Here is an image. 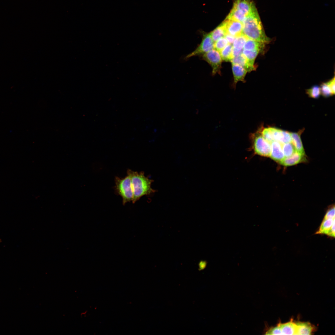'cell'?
<instances>
[{
  "instance_id": "1",
  "label": "cell",
  "mask_w": 335,
  "mask_h": 335,
  "mask_svg": "<svg viewBox=\"0 0 335 335\" xmlns=\"http://www.w3.org/2000/svg\"><path fill=\"white\" fill-rule=\"evenodd\" d=\"M242 25V33L248 38L265 44L270 42V38L265 33L256 7L246 16Z\"/></svg>"
},
{
  "instance_id": "2",
  "label": "cell",
  "mask_w": 335,
  "mask_h": 335,
  "mask_svg": "<svg viewBox=\"0 0 335 335\" xmlns=\"http://www.w3.org/2000/svg\"><path fill=\"white\" fill-rule=\"evenodd\" d=\"M127 174L130 176L133 193V203H135L141 197L149 195L156 192L151 187L153 181L146 177L143 172H138L128 169Z\"/></svg>"
},
{
  "instance_id": "3",
  "label": "cell",
  "mask_w": 335,
  "mask_h": 335,
  "mask_svg": "<svg viewBox=\"0 0 335 335\" xmlns=\"http://www.w3.org/2000/svg\"><path fill=\"white\" fill-rule=\"evenodd\" d=\"M115 189L117 193L122 199L123 204L132 201L133 199L131 180L128 174L124 178L116 176L115 178Z\"/></svg>"
},
{
  "instance_id": "4",
  "label": "cell",
  "mask_w": 335,
  "mask_h": 335,
  "mask_svg": "<svg viewBox=\"0 0 335 335\" xmlns=\"http://www.w3.org/2000/svg\"><path fill=\"white\" fill-rule=\"evenodd\" d=\"M214 42L210 33H203L202 41L197 47L185 57L188 59L193 56H202L214 48Z\"/></svg>"
},
{
  "instance_id": "5",
  "label": "cell",
  "mask_w": 335,
  "mask_h": 335,
  "mask_svg": "<svg viewBox=\"0 0 335 335\" xmlns=\"http://www.w3.org/2000/svg\"><path fill=\"white\" fill-rule=\"evenodd\" d=\"M202 59L208 62L212 69V74H221L222 59L220 53L213 49L202 56Z\"/></svg>"
},
{
  "instance_id": "6",
  "label": "cell",
  "mask_w": 335,
  "mask_h": 335,
  "mask_svg": "<svg viewBox=\"0 0 335 335\" xmlns=\"http://www.w3.org/2000/svg\"><path fill=\"white\" fill-rule=\"evenodd\" d=\"M253 149L255 153L261 156L270 157L271 152V144L261 135L254 139Z\"/></svg>"
},
{
  "instance_id": "7",
  "label": "cell",
  "mask_w": 335,
  "mask_h": 335,
  "mask_svg": "<svg viewBox=\"0 0 335 335\" xmlns=\"http://www.w3.org/2000/svg\"><path fill=\"white\" fill-rule=\"evenodd\" d=\"M335 219V218L324 217L318 230L315 234H325L334 238Z\"/></svg>"
},
{
  "instance_id": "8",
  "label": "cell",
  "mask_w": 335,
  "mask_h": 335,
  "mask_svg": "<svg viewBox=\"0 0 335 335\" xmlns=\"http://www.w3.org/2000/svg\"><path fill=\"white\" fill-rule=\"evenodd\" d=\"M224 22L227 34L235 37L243 34V25L242 23L234 20L226 18Z\"/></svg>"
},
{
  "instance_id": "9",
  "label": "cell",
  "mask_w": 335,
  "mask_h": 335,
  "mask_svg": "<svg viewBox=\"0 0 335 335\" xmlns=\"http://www.w3.org/2000/svg\"><path fill=\"white\" fill-rule=\"evenodd\" d=\"M271 152L270 157L274 161L280 163L284 158L282 149V144L274 141L271 143Z\"/></svg>"
},
{
  "instance_id": "10",
  "label": "cell",
  "mask_w": 335,
  "mask_h": 335,
  "mask_svg": "<svg viewBox=\"0 0 335 335\" xmlns=\"http://www.w3.org/2000/svg\"><path fill=\"white\" fill-rule=\"evenodd\" d=\"M272 135L274 141L284 144L291 142L290 132L272 127Z\"/></svg>"
},
{
  "instance_id": "11",
  "label": "cell",
  "mask_w": 335,
  "mask_h": 335,
  "mask_svg": "<svg viewBox=\"0 0 335 335\" xmlns=\"http://www.w3.org/2000/svg\"><path fill=\"white\" fill-rule=\"evenodd\" d=\"M230 61L232 64L239 65L246 69L248 72H250L256 69L257 66L250 63L242 53L238 56L233 58Z\"/></svg>"
},
{
  "instance_id": "12",
  "label": "cell",
  "mask_w": 335,
  "mask_h": 335,
  "mask_svg": "<svg viewBox=\"0 0 335 335\" xmlns=\"http://www.w3.org/2000/svg\"><path fill=\"white\" fill-rule=\"evenodd\" d=\"M305 159V154L296 151L291 156L284 158L280 164L285 166L294 165L303 161Z\"/></svg>"
},
{
  "instance_id": "13",
  "label": "cell",
  "mask_w": 335,
  "mask_h": 335,
  "mask_svg": "<svg viewBox=\"0 0 335 335\" xmlns=\"http://www.w3.org/2000/svg\"><path fill=\"white\" fill-rule=\"evenodd\" d=\"M233 7L242 11L246 16L256 7L251 0H236Z\"/></svg>"
},
{
  "instance_id": "14",
  "label": "cell",
  "mask_w": 335,
  "mask_h": 335,
  "mask_svg": "<svg viewBox=\"0 0 335 335\" xmlns=\"http://www.w3.org/2000/svg\"><path fill=\"white\" fill-rule=\"evenodd\" d=\"M232 68L234 84L239 81L245 82L244 78L248 72L247 70L241 66L236 64H232Z\"/></svg>"
},
{
  "instance_id": "15",
  "label": "cell",
  "mask_w": 335,
  "mask_h": 335,
  "mask_svg": "<svg viewBox=\"0 0 335 335\" xmlns=\"http://www.w3.org/2000/svg\"><path fill=\"white\" fill-rule=\"evenodd\" d=\"M280 327L283 335H297V326L296 323L292 321L278 325Z\"/></svg>"
},
{
  "instance_id": "16",
  "label": "cell",
  "mask_w": 335,
  "mask_h": 335,
  "mask_svg": "<svg viewBox=\"0 0 335 335\" xmlns=\"http://www.w3.org/2000/svg\"><path fill=\"white\" fill-rule=\"evenodd\" d=\"M297 326V335H310L313 331V327L308 322L296 323Z\"/></svg>"
},
{
  "instance_id": "17",
  "label": "cell",
  "mask_w": 335,
  "mask_h": 335,
  "mask_svg": "<svg viewBox=\"0 0 335 335\" xmlns=\"http://www.w3.org/2000/svg\"><path fill=\"white\" fill-rule=\"evenodd\" d=\"M301 132H290L292 141L291 142L294 145L296 151L303 154H305L300 134Z\"/></svg>"
},
{
  "instance_id": "18",
  "label": "cell",
  "mask_w": 335,
  "mask_h": 335,
  "mask_svg": "<svg viewBox=\"0 0 335 335\" xmlns=\"http://www.w3.org/2000/svg\"><path fill=\"white\" fill-rule=\"evenodd\" d=\"M265 45L263 43L248 38L246 41L243 48L248 50H258L261 52L263 50Z\"/></svg>"
},
{
  "instance_id": "19",
  "label": "cell",
  "mask_w": 335,
  "mask_h": 335,
  "mask_svg": "<svg viewBox=\"0 0 335 335\" xmlns=\"http://www.w3.org/2000/svg\"><path fill=\"white\" fill-rule=\"evenodd\" d=\"M210 33L214 42H215L222 38L224 37L226 32L224 22Z\"/></svg>"
},
{
  "instance_id": "20",
  "label": "cell",
  "mask_w": 335,
  "mask_h": 335,
  "mask_svg": "<svg viewBox=\"0 0 335 335\" xmlns=\"http://www.w3.org/2000/svg\"><path fill=\"white\" fill-rule=\"evenodd\" d=\"M246 16L242 11L233 7L226 19L234 20L242 23Z\"/></svg>"
},
{
  "instance_id": "21",
  "label": "cell",
  "mask_w": 335,
  "mask_h": 335,
  "mask_svg": "<svg viewBox=\"0 0 335 335\" xmlns=\"http://www.w3.org/2000/svg\"><path fill=\"white\" fill-rule=\"evenodd\" d=\"M232 45L229 43L220 51L222 60L226 61H230L233 58L232 56Z\"/></svg>"
},
{
  "instance_id": "22",
  "label": "cell",
  "mask_w": 335,
  "mask_h": 335,
  "mask_svg": "<svg viewBox=\"0 0 335 335\" xmlns=\"http://www.w3.org/2000/svg\"><path fill=\"white\" fill-rule=\"evenodd\" d=\"M243 34L235 38L233 43V48L238 50H242L248 39Z\"/></svg>"
},
{
  "instance_id": "23",
  "label": "cell",
  "mask_w": 335,
  "mask_h": 335,
  "mask_svg": "<svg viewBox=\"0 0 335 335\" xmlns=\"http://www.w3.org/2000/svg\"><path fill=\"white\" fill-rule=\"evenodd\" d=\"M260 52L259 51L256 50H248L244 49L242 51V53L249 62L252 64H254V63L256 58Z\"/></svg>"
},
{
  "instance_id": "24",
  "label": "cell",
  "mask_w": 335,
  "mask_h": 335,
  "mask_svg": "<svg viewBox=\"0 0 335 335\" xmlns=\"http://www.w3.org/2000/svg\"><path fill=\"white\" fill-rule=\"evenodd\" d=\"M282 149L284 156L286 157L291 156L296 151L291 142L282 144Z\"/></svg>"
},
{
  "instance_id": "25",
  "label": "cell",
  "mask_w": 335,
  "mask_h": 335,
  "mask_svg": "<svg viewBox=\"0 0 335 335\" xmlns=\"http://www.w3.org/2000/svg\"><path fill=\"white\" fill-rule=\"evenodd\" d=\"M306 93L310 97L314 98H318L320 94V87L315 85L306 90Z\"/></svg>"
},
{
  "instance_id": "26",
  "label": "cell",
  "mask_w": 335,
  "mask_h": 335,
  "mask_svg": "<svg viewBox=\"0 0 335 335\" xmlns=\"http://www.w3.org/2000/svg\"><path fill=\"white\" fill-rule=\"evenodd\" d=\"M261 135L270 143L274 141L272 136V127H266L263 129L261 132Z\"/></svg>"
},
{
  "instance_id": "27",
  "label": "cell",
  "mask_w": 335,
  "mask_h": 335,
  "mask_svg": "<svg viewBox=\"0 0 335 335\" xmlns=\"http://www.w3.org/2000/svg\"><path fill=\"white\" fill-rule=\"evenodd\" d=\"M228 44L226 38L223 37L215 42L214 44V48L220 52Z\"/></svg>"
},
{
  "instance_id": "28",
  "label": "cell",
  "mask_w": 335,
  "mask_h": 335,
  "mask_svg": "<svg viewBox=\"0 0 335 335\" xmlns=\"http://www.w3.org/2000/svg\"><path fill=\"white\" fill-rule=\"evenodd\" d=\"M320 87L321 94L324 96L328 97L333 95L330 87L326 82L322 83Z\"/></svg>"
},
{
  "instance_id": "29",
  "label": "cell",
  "mask_w": 335,
  "mask_h": 335,
  "mask_svg": "<svg viewBox=\"0 0 335 335\" xmlns=\"http://www.w3.org/2000/svg\"><path fill=\"white\" fill-rule=\"evenodd\" d=\"M266 335H283L279 326H276L270 328L266 332Z\"/></svg>"
},
{
  "instance_id": "30",
  "label": "cell",
  "mask_w": 335,
  "mask_h": 335,
  "mask_svg": "<svg viewBox=\"0 0 335 335\" xmlns=\"http://www.w3.org/2000/svg\"><path fill=\"white\" fill-rule=\"evenodd\" d=\"M334 206L331 207L326 212L324 217L326 218H335Z\"/></svg>"
},
{
  "instance_id": "31",
  "label": "cell",
  "mask_w": 335,
  "mask_h": 335,
  "mask_svg": "<svg viewBox=\"0 0 335 335\" xmlns=\"http://www.w3.org/2000/svg\"><path fill=\"white\" fill-rule=\"evenodd\" d=\"M335 77L332 78L328 82H326L330 87L333 94H335Z\"/></svg>"
},
{
  "instance_id": "32",
  "label": "cell",
  "mask_w": 335,
  "mask_h": 335,
  "mask_svg": "<svg viewBox=\"0 0 335 335\" xmlns=\"http://www.w3.org/2000/svg\"><path fill=\"white\" fill-rule=\"evenodd\" d=\"M224 37H225V38L227 41L230 44L233 42L236 38L227 33L225 35Z\"/></svg>"
},
{
  "instance_id": "33",
  "label": "cell",
  "mask_w": 335,
  "mask_h": 335,
  "mask_svg": "<svg viewBox=\"0 0 335 335\" xmlns=\"http://www.w3.org/2000/svg\"><path fill=\"white\" fill-rule=\"evenodd\" d=\"M243 50H238L233 48L232 56L233 58L239 56L242 53Z\"/></svg>"
}]
</instances>
